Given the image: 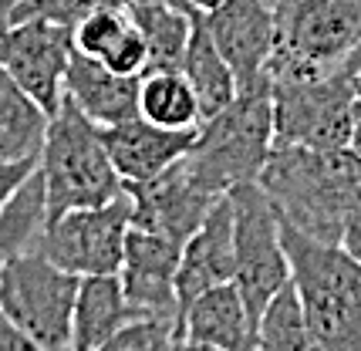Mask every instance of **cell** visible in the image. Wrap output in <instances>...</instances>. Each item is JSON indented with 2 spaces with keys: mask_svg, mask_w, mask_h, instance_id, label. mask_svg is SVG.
Instances as JSON below:
<instances>
[{
  "mask_svg": "<svg viewBox=\"0 0 361 351\" xmlns=\"http://www.w3.org/2000/svg\"><path fill=\"white\" fill-rule=\"evenodd\" d=\"M14 4H20V0H0V17L7 14V11H11V7H14Z\"/></svg>",
  "mask_w": 361,
  "mask_h": 351,
  "instance_id": "8d00e7d4",
  "label": "cell"
},
{
  "mask_svg": "<svg viewBox=\"0 0 361 351\" xmlns=\"http://www.w3.org/2000/svg\"><path fill=\"white\" fill-rule=\"evenodd\" d=\"M358 58H361V44H358V51H355V58H351V64L358 61ZM351 64H348V68H351Z\"/></svg>",
  "mask_w": 361,
  "mask_h": 351,
  "instance_id": "74e56055",
  "label": "cell"
},
{
  "mask_svg": "<svg viewBox=\"0 0 361 351\" xmlns=\"http://www.w3.org/2000/svg\"><path fill=\"white\" fill-rule=\"evenodd\" d=\"M351 68L324 78L274 81V145H304V149H348L351 128Z\"/></svg>",
  "mask_w": 361,
  "mask_h": 351,
  "instance_id": "9c48e42d",
  "label": "cell"
},
{
  "mask_svg": "<svg viewBox=\"0 0 361 351\" xmlns=\"http://www.w3.org/2000/svg\"><path fill=\"white\" fill-rule=\"evenodd\" d=\"M64 98L75 101L94 125L109 128L139 115V78L115 75L98 58L75 51L64 75Z\"/></svg>",
  "mask_w": 361,
  "mask_h": 351,
  "instance_id": "2e32d148",
  "label": "cell"
},
{
  "mask_svg": "<svg viewBox=\"0 0 361 351\" xmlns=\"http://www.w3.org/2000/svg\"><path fill=\"white\" fill-rule=\"evenodd\" d=\"M176 324L162 318H135L94 351H173Z\"/></svg>",
  "mask_w": 361,
  "mask_h": 351,
  "instance_id": "4316f807",
  "label": "cell"
},
{
  "mask_svg": "<svg viewBox=\"0 0 361 351\" xmlns=\"http://www.w3.org/2000/svg\"><path fill=\"white\" fill-rule=\"evenodd\" d=\"M257 345H260V351H321L311 324L304 318L294 284H287L267 304L264 318L257 324Z\"/></svg>",
  "mask_w": 361,
  "mask_h": 351,
  "instance_id": "cb8c5ba5",
  "label": "cell"
},
{
  "mask_svg": "<svg viewBox=\"0 0 361 351\" xmlns=\"http://www.w3.org/2000/svg\"><path fill=\"white\" fill-rule=\"evenodd\" d=\"M139 115L162 128H200V101L183 71H145L139 78Z\"/></svg>",
  "mask_w": 361,
  "mask_h": 351,
  "instance_id": "7402d4cb",
  "label": "cell"
},
{
  "mask_svg": "<svg viewBox=\"0 0 361 351\" xmlns=\"http://www.w3.org/2000/svg\"><path fill=\"white\" fill-rule=\"evenodd\" d=\"M173 351H226V348H216V345H206V341H196V338H186V335H176Z\"/></svg>",
  "mask_w": 361,
  "mask_h": 351,
  "instance_id": "d6a6232c",
  "label": "cell"
},
{
  "mask_svg": "<svg viewBox=\"0 0 361 351\" xmlns=\"http://www.w3.org/2000/svg\"><path fill=\"white\" fill-rule=\"evenodd\" d=\"M274 152V109L270 85H257L206 118L196 128V142L186 152L192 179L213 196H226L233 186L257 183L264 162Z\"/></svg>",
  "mask_w": 361,
  "mask_h": 351,
  "instance_id": "5b68a950",
  "label": "cell"
},
{
  "mask_svg": "<svg viewBox=\"0 0 361 351\" xmlns=\"http://www.w3.org/2000/svg\"><path fill=\"white\" fill-rule=\"evenodd\" d=\"M37 173L44 183L47 216H58L68 209L102 207L126 190L109 159L102 125H94L68 98H61L58 112L47 122Z\"/></svg>",
  "mask_w": 361,
  "mask_h": 351,
  "instance_id": "277c9868",
  "label": "cell"
},
{
  "mask_svg": "<svg viewBox=\"0 0 361 351\" xmlns=\"http://www.w3.org/2000/svg\"><path fill=\"white\" fill-rule=\"evenodd\" d=\"M206 27L223 61L230 64L240 92L270 85L267 64L274 54V7L267 0H220L213 11H206Z\"/></svg>",
  "mask_w": 361,
  "mask_h": 351,
  "instance_id": "4fadbf2b",
  "label": "cell"
},
{
  "mask_svg": "<svg viewBox=\"0 0 361 351\" xmlns=\"http://www.w3.org/2000/svg\"><path fill=\"white\" fill-rule=\"evenodd\" d=\"M132 27V14L128 7H102L81 20L78 27L71 31V41H75V51L78 54H88V58H105L122 37Z\"/></svg>",
  "mask_w": 361,
  "mask_h": 351,
  "instance_id": "d4e9b609",
  "label": "cell"
},
{
  "mask_svg": "<svg viewBox=\"0 0 361 351\" xmlns=\"http://www.w3.org/2000/svg\"><path fill=\"white\" fill-rule=\"evenodd\" d=\"M132 4H166V7H176V11H196L192 0H132Z\"/></svg>",
  "mask_w": 361,
  "mask_h": 351,
  "instance_id": "836d02e7",
  "label": "cell"
},
{
  "mask_svg": "<svg viewBox=\"0 0 361 351\" xmlns=\"http://www.w3.org/2000/svg\"><path fill=\"white\" fill-rule=\"evenodd\" d=\"M142 318L128 304L118 273H88L78 281L75 318H71V348L94 351L105 345L122 324Z\"/></svg>",
  "mask_w": 361,
  "mask_h": 351,
  "instance_id": "ac0fdd59",
  "label": "cell"
},
{
  "mask_svg": "<svg viewBox=\"0 0 361 351\" xmlns=\"http://www.w3.org/2000/svg\"><path fill=\"white\" fill-rule=\"evenodd\" d=\"M179 254L183 243L142 226H128L118 281L128 304L142 318H162L179 324V294H176Z\"/></svg>",
  "mask_w": 361,
  "mask_h": 351,
  "instance_id": "7c38bea8",
  "label": "cell"
},
{
  "mask_svg": "<svg viewBox=\"0 0 361 351\" xmlns=\"http://www.w3.org/2000/svg\"><path fill=\"white\" fill-rule=\"evenodd\" d=\"M176 335L196 338V341H206V345H216L226 351H260L257 328L247 318V304H243L233 281L196 294L183 307Z\"/></svg>",
  "mask_w": 361,
  "mask_h": 351,
  "instance_id": "e0dca14e",
  "label": "cell"
},
{
  "mask_svg": "<svg viewBox=\"0 0 361 351\" xmlns=\"http://www.w3.org/2000/svg\"><path fill=\"white\" fill-rule=\"evenodd\" d=\"M128 4L132 0H20L0 17V24L37 17V20H51V24H61L68 31H75L81 20L94 14V11H102V7H128Z\"/></svg>",
  "mask_w": 361,
  "mask_h": 351,
  "instance_id": "484cf974",
  "label": "cell"
},
{
  "mask_svg": "<svg viewBox=\"0 0 361 351\" xmlns=\"http://www.w3.org/2000/svg\"><path fill=\"white\" fill-rule=\"evenodd\" d=\"M236 271L233 254V203L230 192L220 196L206 220L196 226V233L183 243L179 271H176V294H179V314L196 294L230 284Z\"/></svg>",
  "mask_w": 361,
  "mask_h": 351,
  "instance_id": "5bb4252c",
  "label": "cell"
},
{
  "mask_svg": "<svg viewBox=\"0 0 361 351\" xmlns=\"http://www.w3.org/2000/svg\"><path fill=\"white\" fill-rule=\"evenodd\" d=\"M233 203V284L247 304V318L257 328L267 304L290 284V260L281 240V220L270 207L260 183H243L230 190Z\"/></svg>",
  "mask_w": 361,
  "mask_h": 351,
  "instance_id": "52a82bcc",
  "label": "cell"
},
{
  "mask_svg": "<svg viewBox=\"0 0 361 351\" xmlns=\"http://www.w3.org/2000/svg\"><path fill=\"white\" fill-rule=\"evenodd\" d=\"M51 115L0 68V166L41 156Z\"/></svg>",
  "mask_w": 361,
  "mask_h": 351,
  "instance_id": "ffe728a7",
  "label": "cell"
},
{
  "mask_svg": "<svg viewBox=\"0 0 361 351\" xmlns=\"http://www.w3.org/2000/svg\"><path fill=\"white\" fill-rule=\"evenodd\" d=\"M341 247H345L348 254H351L361 264V213H355V216L348 220L345 237H341Z\"/></svg>",
  "mask_w": 361,
  "mask_h": 351,
  "instance_id": "4dcf8cb0",
  "label": "cell"
},
{
  "mask_svg": "<svg viewBox=\"0 0 361 351\" xmlns=\"http://www.w3.org/2000/svg\"><path fill=\"white\" fill-rule=\"evenodd\" d=\"M132 199V226L186 243L220 196L206 192L186 166V156L145 183H122Z\"/></svg>",
  "mask_w": 361,
  "mask_h": 351,
  "instance_id": "8fae6325",
  "label": "cell"
},
{
  "mask_svg": "<svg viewBox=\"0 0 361 351\" xmlns=\"http://www.w3.org/2000/svg\"><path fill=\"white\" fill-rule=\"evenodd\" d=\"M361 44V0H277L267 81L345 71Z\"/></svg>",
  "mask_w": 361,
  "mask_h": 351,
  "instance_id": "3957f363",
  "label": "cell"
},
{
  "mask_svg": "<svg viewBox=\"0 0 361 351\" xmlns=\"http://www.w3.org/2000/svg\"><path fill=\"white\" fill-rule=\"evenodd\" d=\"M105 68H111L115 75H126V78H142L145 75V68H149V54H145V41H142L139 27L132 24L128 34L115 44V48L102 58Z\"/></svg>",
  "mask_w": 361,
  "mask_h": 351,
  "instance_id": "83f0119b",
  "label": "cell"
},
{
  "mask_svg": "<svg viewBox=\"0 0 361 351\" xmlns=\"http://www.w3.org/2000/svg\"><path fill=\"white\" fill-rule=\"evenodd\" d=\"M47 220V207H44V183L41 173L34 169L20 190L7 199V207L0 209V267L11 260V257L31 250L37 243V233Z\"/></svg>",
  "mask_w": 361,
  "mask_h": 351,
  "instance_id": "603a6c76",
  "label": "cell"
},
{
  "mask_svg": "<svg viewBox=\"0 0 361 351\" xmlns=\"http://www.w3.org/2000/svg\"><path fill=\"white\" fill-rule=\"evenodd\" d=\"M128 14L145 41V54H149L145 71H179L196 11H176L166 4H128Z\"/></svg>",
  "mask_w": 361,
  "mask_h": 351,
  "instance_id": "44dd1931",
  "label": "cell"
},
{
  "mask_svg": "<svg viewBox=\"0 0 361 351\" xmlns=\"http://www.w3.org/2000/svg\"><path fill=\"white\" fill-rule=\"evenodd\" d=\"M290 284L321 351H361V264L341 243H321L281 223Z\"/></svg>",
  "mask_w": 361,
  "mask_h": 351,
  "instance_id": "7a4b0ae2",
  "label": "cell"
},
{
  "mask_svg": "<svg viewBox=\"0 0 361 351\" xmlns=\"http://www.w3.org/2000/svg\"><path fill=\"white\" fill-rule=\"evenodd\" d=\"M78 281L31 247L0 267V311L44 351H64L71 348Z\"/></svg>",
  "mask_w": 361,
  "mask_h": 351,
  "instance_id": "8992f818",
  "label": "cell"
},
{
  "mask_svg": "<svg viewBox=\"0 0 361 351\" xmlns=\"http://www.w3.org/2000/svg\"><path fill=\"white\" fill-rule=\"evenodd\" d=\"M186 81L196 92V101H200V115L213 118L216 112H223L230 101L236 98V78L230 71V64L223 61V54L213 44V34L206 27V14L196 11L192 14V31H189V44H186V58H183V68H179Z\"/></svg>",
  "mask_w": 361,
  "mask_h": 351,
  "instance_id": "d6986e66",
  "label": "cell"
},
{
  "mask_svg": "<svg viewBox=\"0 0 361 351\" xmlns=\"http://www.w3.org/2000/svg\"><path fill=\"white\" fill-rule=\"evenodd\" d=\"M37 169V159H27V162H11V166H0V209L7 207V199L20 190V183Z\"/></svg>",
  "mask_w": 361,
  "mask_h": 351,
  "instance_id": "f1b7e54d",
  "label": "cell"
},
{
  "mask_svg": "<svg viewBox=\"0 0 361 351\" xmlns=\"http://www.w3.org/2000/svg\"><path fill=\"white\" fill-rule=\"evenodd\" d=\"M128 226H132V199L122 190L102 207L68 209L58 216H47L34 250H41L51 264H58L61 271L75 277L118 273Z\"/></svg>",
  "mask_w": 361,
  "mask_h": 351,
  "instance_id": "ba28073f",
  "label": "cell"
},
{
  "mask_svg": "<svg viewBox=\"0 0 361 351\" xmlns=\"http://www.w3.org/2000/svg\"><path fill=\"white\" fill-rule=\"evenodd\" d=\"M0 351H44V348L0 311Z\"/></svg>",
  "mask_w": 361,
  "mask_h": 351,
  "instance_id": "f546056e",
  "label": "cell"
},
{
  "mask_svg": "<svg viewBox=\"0 0 361 351\" xmlns=\"http://www.w3.org/2000/svg\"><path fill=\"white\" fill-rule=\"evenodd\" d=\"M257 183L283 226L321 243H341L361 213V156L351 149L274 145Z\"/></svg>",
  "mask_w": 361,
  "mask_h": 351,
  "instance_id": "6da1fadb",
  "label": "cell"
},
{
  "mask_svg": "<svg viewBox=\"0 0 361 351\" xmlns=\"http://www.w3.org/2000/svg\"><path fill=\"white\" fill-rule=\"evenodd\" d=\"M105 135V149L115 166V173L122 183H145L169 169L176 159H183L192 142H196V128L176 132V128H162L145 122L142 115H132L118 125L102 128Z\"/></svg>",
  "mask_w": 361,
  "mask_h": 351,
  "instance_id": "9a60e30c",
  "label": "cell"
},
{
  "mask_svg": "<svg viewBox=\"0 0 361 351\" xmlns=\"http://www.w3.org/2000/svg\"><path fill=\"white\" fill-rule=\"evenodd\" d=\"M348 149L355 152V156H361V98L355 95V101H351V128H348Z\"/></svg>",
  "mask_w": 361,
  "mask_h": 351,
  "instance_id": "1f68e13d",
  "label": "cell"
},
{
  "mask_svg": "<svg viewBox=\"0 0 361 351\" xmlns=\"http://www.w3.org/2000/svg\"><path fill=\"white\" fill-rule=\"evenodd\" d=\"M267 4H270V7H274V4H277V0H267Z\"/></svg>",
  "mask_w": 361,
  "mask_h": 351,
  "instance_id": "f35d334b",
  "label": "cell"
},
{
  "mask_svg": "<svg viewBox=\"0 0 361 351\" xmlns=\"http://www.w3.org/2000/svg\"><path fill=\"white\" fill-rule=\"evenodd\" d=\"M75 54L71 31L51 20H7L0 24V68L44 109L58 112L64 98V75Z\"/></svg>",
  "mask_w": 361,
  "mask_h": 351,
  "instance_id": "30bf717a",
  "label": "cell"
},
{
  "mask_svg": "<svg viewBox=\"0 0 361 351\" xmlns=\"http://www.w3.org/2000/svg\"><path fill=\"white\" fill-rule=\"evenodd\" d=\"M64 351H75V348H64Z\"/></svg>",
  "mask_w": 361,
  "mask_h": 351,
  "instance_id": "ab89813d",
  "label": "cell"
},
{
  "mask_svg": "<svg viewBox=\"0 0 361 351\" xmlns=\"http://www.w3.org/2000/svg\"><path fill=\"white\" fill-rule=\"evenodd\" d=\"M351 85H355V95L361 98V58L351 64Z\"/></svg>",
  "mask_w": 361,
  "mask_h": 351,
  "instance_id": "e575fe53",
  "label": "cell"
},
{
  "mask_svg": "<svg viewBox=\"0 0 361 351\" xmlns=\"http://www.w3.org/2000/svg\"><path fill=\"white\" fill-rule=\"evenodd\" d=\"M216 4H220V0H192V7H196V11H213V7H216Z\"/></svg>",
  "mask_w": 361,
  "mask_h": 351,
  "instance_id": "d590c367",
  "label": "cell"
}]
</instances>
